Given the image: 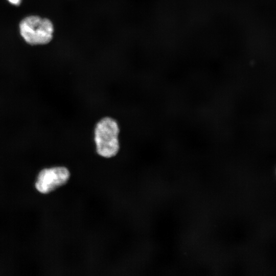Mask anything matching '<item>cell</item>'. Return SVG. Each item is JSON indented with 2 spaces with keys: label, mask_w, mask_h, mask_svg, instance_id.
<instances>
[{
  "label": "cell",
  "mask_w": 276,
  "mask_h": 276,
  "mask_svg": "<svg viewBox=\"0 0 276 276\" xmlns=\"http://www.w3.org/2000/svg\"><path fill=\"white\" fill-rule=\"evenodd\" d=\"M70 173L65 167H55L42 170L39 173L35 187L41 193L47 194L64 185Z\"/></svg>",
  "instance_id": "obj_3"
},
{
  "label": "cell",
  "mask_w": 276,
  "mask_h": 276,
  "mask_svg": "<svg viewBox=\"0 0 276 276\" xmlns=\"http://www.w3.org/2000/svg\"><path fill=\"white\" fill-rule=\"evenodd\" d=\"M11 4L14 5H19L21 0H8Z\"/></svg>",
  "instance_id": "obj_4"
},
{
  "label": "cell",
  "mask_w": 276,
  "mask_h": 276,
  "mask_svg": "<svg viewBox=\"0 0 276 276\" xmlns=\"http://www.w3.org/2000/svg\"><path fill=\"white\" fill-rule=\"evenodd\" d=\"M120 127L113 118L106 116L102 118L95 124L94 141L97 153L105 158L115 156L120 148Z\"/></svg>",
  "instance_id": "obj_1"
},
{
  "label": "cell",
  "mask_w": 276,
  "mask_h": 276,
  "mask_svg": "<svg viewBox=\"0 0 276 276\" xmlns=\"http://www.w3.org/2000/svg\"><path fill=\"white\" fill-rule=\"evenodd\" d=\"M20 33L28 43L45 44L52 39L54 27L48 19L30 16L22 19L19 25Z\"/></svg>",
  "instance_id": "obj_2"
}]
</instances>
